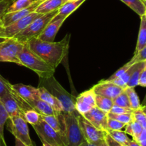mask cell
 <instances>
[{"mask_svg": "<svg viewBox=\"0 0 146 146\" xmlns=\"http://www.w3.org/2000/svg\"><path fill=\"white\" fill-rule=\"evenodd\" d=\"M133 110H128V109L124 108V107H120V106L113 104V107H111L109 113L119 115V114H125V113H133Z\"/></svg>", "mask_w": 146, "mask_h": 146, "instance_id": "39", "label": "cell"}, {"mask_svg": "<svg viewBox=\"0 0 146 146\" xmlns=\"http://www.w3.org/2000/svg\"><path fill=\"white\" fill-rule=\"evenodd\" d=\"M66 19V17H60L56 14L52 19V20L47 24L44 31L37 37V39L44 42H54L56 35Z\"/></svg>", "mask_w": 146, "mask_h": 146, "instance_id": "13", "label": "cell"}, {"mask_svg": "<svg viewBox=\"0 0 146 146\" xmlns=\"http://www.w3.org/2000/svg\"><path fill=\"white\" fill-rule=\"evenodd\" d=\"M26 102L28 103L33 110H36L41 115H52L56 114V112L51 106L41 99L32 100Z\"/></svg>", "mask_w": 146, "mask_h": 146, "instance_id": "19", "label": "cell"}, {"mask_svg": "<svg viewBox=\"0 0 146 146\" xmlns=\"http://www.w3.org/2000/svg\"><path fill=\"white\" fill-rule=\"evenodd\" d=\"M141 1H143V4L145 5V7L146 8V0H141Z\"/></svg>", "mask_w": 146, "mask_h": 146, "instance_id": "52", "label": "cell"}, {"mask_svg": "<svg viewBox=\"0 0 146 146\" xmlns=\"http://www.w3.org/2000/svg\"><path fill=\"white\" fill-rule=\"evenodd\" d=\"M42 0H36L35 2L30 6L28 8H26L24 9L19 10V11H13V12H6L2 17H1V27H6L10 24H13L15 21L21 19L23 17H26L28 14L35 11L36 7L41 4Z\"/></svg>", "mask_w": 146, "mask_h": 146, "instance_id": "14", "label": "cell"}, {"mask_svg": "<svg viewBox=\"0 0 146 146\" xmlns=\"http://www.w3.org/2000/svg\"><path fill=\"white\" fill-rule=\"evenodd\" d=\"M42 146H51V145L48 144V143H43Z\"/></svg>", "mask_w": 146, "mask_h": 146, "instance_id": "51", "label": "cell"}, {"mask_svg": "<svg viewBox=\"0 0 146 146\" xmlns=\"http://www.w3.org/2000/svg\"><path fill=\"white\" fill-rule=\"evenodd\" d=\"M38 87H43L54 97L58 99L63 106L64 112L76 113L75 103L76 97L66 91L54 76L48 78H40Z\"/></svg>", "mask_w": 146, "mask_h": 146, "instance_id": "3", "label": "cell"}, {"mask_svg": "<svg viewBox=\"0 0 146 146\" xmlns=\"http://www.w3.org/2000/svg\"><path fill=\"white\" fill-rule=\"evenodd\" d=\"M14 1V0H6L0 2V18L5 14L8 7Z\"/></svg>", "mask_w": 146, "mask_h": 146, "instance_id": "40", "label": "cell"}, {"mask_svg": "<svg viewBox=\"0 0 146 146\" xmlns=\"http://www.w3.org/2000/svg\"><path fill=\"white\" fill-rule=\"evenodd\" d=\"M141 146H146V130H143L138 140H136Z\"/></svg>", "mask_w": 146, "mask_h": 146, "instance_id": "43", "label": "cell"}, {"mask_svg": "<svg viewBox=\"0 0 146 146\" xmlns=\"http://www.w3.org/2000/svg\"><path fill=\"white\" fill-rule=\"evenodd\" d=\"M146 46V19L145 14L141 17V25H140L139 34H138V42L135 54L138 53Z\"/></svg>", "mask_w": 146, "mask_h": 146, "instance_id": "22", "label": "cell"}, {"mask_svg": "<svg viewBox=\"0 0 146 146\" xmlns=\"http://www.w3.org/2000/svg\"><path fill=\"white\" fill-rule=\"evenodd\" d=\"M24 118L27 123L31 125V126L37 124L41 120V115L36 110L33 109L27 110L24 112Z\"/></svg>", "mask_w": 146, "mask_h": 146, "instance_id": "30", "label": "cell"}, {"mask_svg": "<svg viewBox=\"0 0 146 146\" xmlns=\"http://www.w3.org/2000/svg\"><path fill=\"white\" fill-rule=\"evenodd\" d=\"M133 116L134 120L138 122L144 130H146V115L143 112L141 107L138 110L133 111Z\"/></svg>", "mask_w": 146, "mask_h": 146, "instance_id": "34", "label": "cell"}, {"mask_svg": "<svg viewBox=\"0 0 146 146\" xmlns=\"http://www.w3.org/2000/svg\"><path fill=\"white\" fill-rule=\"evenodd\" d=\"M80 146H89V145H88V142H87L86 140V141L84 142V143H83L82 144H81Z\"/></svg>", "mask_w": 146, "mask_h": 146, "instance_id": "49", "label": "cell"}, {"mask_svg": "<svg viewBox=\"0 0 146 146\" xmlns=\"http://www.w3.org/2000/svg\"><path fill=\"white\" fill-rule=\"evenodd\" d=\"M41 15V14L34 11L7 27H1L0 28V39L4 40L7 38H12L16 34L24 30L32 21H34L36 19L38 18Z\"/></svg>", "mask_w": 146, "mask_h": 146, "instance_id": "10", "label": "cell"}, {"mask_svg": "<svg viewBox=\"0 0 146 146\" xmlns=\"http://www.w3.org/2000/svg\"><path fill=\"white\" fill-rule=\"evenodd\" d=\"M105 140L108 146H125L123 145L120 144V143H118V142L115 141V140H114L113 139L112 137L108 134V133H107L106 136Z\"/></svg>", "mask_w": 146, "mask_h": 146, "instance_id": "41", "label": "cell"}, {"mask_svg": "<svg viewBox=\"0 0 146 146\" xmlns=\"http://www.w3.org/2000/svg\"><path fill=\"white\" fill-rule=\"evenodd\" d=\"M0 28H1V18H0ZM3 39H0V42H2L3 41Z\"/></svg>", "mask_w": 146, "mask_h": 146, "instance_id": "53", "label": "cell"}, {"mask_svg": "<svg viewBox=\"0 0 146 146\" xmlns=\"http://www.w3.org/2000/svg\"><path fill=\"white\" fill-rule=\"evenodd\" d=\"M126 146H141L139 143L134 140H130V141L127 143Z\"/></svg>", "mask_w": 146, "mask_h": 146, "instance_id": "44", "label": "cell"}, {"mask_svg": "<svg viewBox=\"0 0 146 146\" xmlns=\"http://www.w3.org/2000/svg\"><path fill=\"white\" fill-rule=\"evenodd\" d=\"M145 61H146V46L145 47H143L142 50H140L138 53L134 54L133 57L128 63L130 65H133L135 63Z\"/></svg>", "mask_w": 146, "mask_h": 146, "instance_id": "35", "label": "cell"}, {"mask_svg": "<svg viewBox=\"0 0 146 146\" xmlns=\"http://www.w3.org/2000/svg\"><path fill=\"white\" fill-rule=\"evenodd\" d=\"M96 107L108 113L113 105V101L108 97L96 94Z\"/></svg>", "mask_w": 146, "mask_h": 146, "instance_id": "25", "label": "cell"}, {"mask_svg": "<svg viewBox=\"0 0 146 146\" xmlns=\"http://www.w3.org/2000/svg\"><path fill=\"white\" fill-rule=\"evenodd\" d=\"M11 84L0 74V97L11 91Z\"/></svg>", "mask_w": 146, "mask_h": 146, "instance_id": "36", "label": "cell"}, {"mask_svg": "<svg viewBox=\"0 0 146 146\" xmlns=\"http://www.w3.org/2000/svg\"><path fill=\"white\" fill-rule=\"evenodd\" d=\"M141 109H142V110H143V112L144 113H145V115H146V105H144V106H141Z\"/></svg>", "mask_w": 146, "mask_h": 146, "instance_id": "48", "label": "cell"}, {"mask_svg": "<svg viewBox=\"0 0 146 146\" xmlns=\"http://www.w3.org/2000/svg\"><path fill=\"white\" fill-rule=\"evenodd\" d=\"M83 116L96 128L107 131V121L108 118L107 113L95 107L83 115Z\"/></svg>", "mask_w": 146, "mask_h": 146, "instance_id": "15", "label": "cell"}, {"mask_svg": "<svg viewBox=\"0 0 146 146\" xmlns=\"http://www.w3.org/2000/svg\"><path fill=\"white\" fill-rule=\"evenodd\" d=\"M0 146H7L5 142V139L2 138L1 137H0Z\"/></svg>", "mask_w": 146, "mask_h": 146, "instance_id": "46", "label": "cell"}, {"mask_svg": "<svg viewBox=\"0 0 146 146\" xmlns=\"http://www.w3.org/2000/svg\"><path fill=\"white\" fill-rule=\"evenodd\" d=\"M125 126L124 123H121L114 119L108 117L107 121V131L108 130H121Z\"/></svg>", "mask_w": 146, "mask_h": 146, "instance_id": "37", "label": "cell"}, {"mask_svg": "<svg viewBox=\"0 0 146 146\" xmlns=\"http://www.w3.org/2000/svg\"><path fill=\"white\" fill-rule=\"evenodd\" d=\"M69 42L70 34H68L59 42H48L33 38L26 44L31 51L56 70L68 54Z\"/></svg>", "mask_w": 146, "mask_h": 146, "instance_id": "1", "label": "cell"}, {"mask_svg": "<svg viewBox=\"0 0 146 146\" xmlns=\"http://www.w3.org/2000/svg\"><path fill=\"white\" fill-rule=\"evenodd\" d=\"M96 94L92 89L81 93L76 99L75 108L79 114L84 115L96 107Z\"/></svg>", "mask_w": 146, "mask_h": 146, "instance_id": "12", "label": "cell"}, {"mask_svg": "<svg viewBox=\"0 0 146 146\" xmlns=\"http://www.w3.org/2000/svg\"><path fill=\"white\" fill-rule=\"evenodd\" d=\"M99 146H108V145H107V143H106V140H103V141L101 142V143H100Z\"/></svg>", "mask_w": 146, "mask_h": 146, "instance_id": "47", "label": "cell"}, {"mask_svg": "<svg viewBox=\"0 0 146 146\" xmlns=\"http://www.w3.org/2000/svg\"><path fill=\"white\" fill-rule=\"evenodd\" d=\"M131 66V65H130V64L127 62L126 64H124L122 67H121L119 70H117V71L115 72L113 74V75H111V77H110L108 79H107L106 80H108V81H113V80H115V79L118 78V77H121V76L122 75L123 73H125V72H126V70H128V69Z\"/></svg>", "mask_w": 146, "mask_h": 146, "instance_id": "38", "label": "cell"}, {"mask_svg": "<svg viewBox=\"0 0 146 146\" xmlns=\"http://www.w3.org/2000/svg\"><path fill=\"white\" fill-rule=\"evenodd\" d=\"M32 127L42 143H48L51 146H65L61 135L50 127L41 118L37 124L32 125Z\"/></svg>", "mask_w": 146, "mask_h": 146, "instance_id": "8", "label": "cell"}, {"mask_svg": "<svg viewBox=\"0 0 146 146\" xmlns=\"http://www.w3.org/2000/svg\"><path fill=\"white\" fill-rule=\"evenodd\" d=\"M15 146H26L24 143H21L18 139L15 138Z\"/></svg>", "mask_w": 146, "mask_h": 146, "instance_id": "45", "label": "cell"}, {"mask_svg": "<svg viewBox=\"0 0 146 146\" xmlns=\"http://www.w3.org/2000/svg\"><path fill=\"white\" fill-rule=\"evenodd\" d=\"M57 13L58 9L46 14H41L24 30L16 34L13 38L23 44L27 42L33 38H37V37L44 31L47 24L56 15Z\"/></svg>", "mask_w": 146, "mask_h": 146, "instance_id": "5", "label": "cell"}, {"mask_svg": "<svg viewBox=\"0 0 146 146\" xmlns=\"http://www.w3.org/2000/svg\"><path fill=\"white\" fill-rule=\"evenodd\" d=\"M78 124L82 131L84 138L89 143H100L105 140L107 131L101 130L94 127L82 115L78 113L77 115Z\"/></svg>", "mask_w": 146, "mask_h": 146, "instance_id": "9", "label": "cell"}, {"mask_svg": "<svg viewBox=\"0 0 146 146\" xmlns=\"http://www.w3.org/2000/svg\"><path fill=\"white\" fill-rule=\"evenodd\" d=\"M7 127L14 137L24 143L26 146H35L29 135L28 123L22 116L9 117Z\"/></svg>", "mask_w": 146, "mask_h": 146, "instance_id": "6", "label": "cell"}, {"mask_svg": "<svg viewBox=\"0 0 146 146\" xmlns=\"http://www.w3.org/2000/svg\"><path fill=\"white\" fill-rule=\"evenodd\" d=\"M113 104L120 106L121 107H124V108L128 109V110H132L131 108V104H130L129 100H128V95H127V93L125 90L119 95L117 96L114 100H113Z\"/></svg>", "mask_w": 146, "mask_h": 146, "instance_id": "31", "label": "cell"}, {"mask_svg": "<svg viewBox=\"0 0 146 146\" xmlns=\"http://www.w3.org/2000/svg\"><path fill=\"white\" fill-rule=\"evenodd\" d=\"M6 1V0H0V2H1V1Z\"/></svg>", "mask_w": 146, "mask_h": 146, "instance_id": "54", "label": "cell"}, {"mask_svg": "<svg viewBox=\"0 0 146 146\" xmlns=\"http://www.w3.org/2000/svg\"><path fill=\"white\" fill-rule=\"evenodd\" d=\"M64 116V143L65 146H80L86 141L78 122V113L62 111Z\"/></svg>", "mask_w": 146, "mask_h": 146, "instance_id": "4", "label": "cell"}, {"mask_svg": "<svg viewBox=\"0 0 146 146\" xmlns=\"http://www.w3.org/2000/svg\"><path fill=\"white\" fill-rule=\"evenodd\" d=\"M24 46V44L19 42L13 37L4 39L0 42V62H12L21 65L19 54L22 51Z\"/></svg>", "mask_w": 146, "mask_h": 146, "instance_id": "7", "label": "cell"}, {"mask_svg": "<svg viewBox=\"0 0 146 146\" xmlns=\"http://www.w3.org/2000/svg\"><path fill=\"white\" fill-rule=\"evenodd\" d=\"M36 0H14L7 9L6 12H13L28 8L32 5Z\"/></svg>", "mask_w": 146, "mask_h": 146, "instance_id": "27", "label": "cell"}, {"mask_svg": "<svg viewBox=\"0 0 146 146\" xmlns=\"http://www.w3.org/2000/svg\"><path fill=\"white\" fill-rule=\"evenodd\" d=\"M125 90L127 93V95H128L130 104H131V108L132 109V110L134 111V110L141 108V105L140 104L139 97H138L134 87H128L125 89Z\"/></svg>", "mask_w": 146, "mask_h": 146, "instance_id": "28", "label": "cell"}, {"mask_svg": "<svg viewBox=\"0 0 146 146\" xmlns=\"http://www.w3.org/2000/svg\"><path fill=\"white\" fill-rule=\"evenodd\" d=\"M121 1L129 7L131 9L133 10L140 17L145 14L146 8L141 0H121Z\"/></svg>", "mask_w": 146, "mask_h": 146, "instance_id": "26", "label": "cell"}, {"mask_svg": "<svg viewBox=\"0 0 146 146\" xmlns=\"http://www.w3.org/2000/svg\"><path fill=\"white\" fill-rule=\"evenodd\" d=\"M145 68V61L135 63V69L127 83V87H135L138 85V80L143 70Z\"/></svg>", "mask_w": 146, "mask_h": 146, "instance_id": "23", "label": "cell"}, {"mask_svg": "<svg viewBox=\"0 0 146 146\" xmlns=\"http://www.w3.org/2000/svg\"><path fill=\"white\" fill-rule=\"evenodd\" d=\"M97 95L104 96L114 100L124 90L122 87L114 84L112 81L102 80L91 88Z\"/></svg>", "mask_w": 146, "mask_h": 146, "instance_id": "11", "label": "cell"}, {"mask_svg": "<svg viewBox=\"0 0 146 146\" xmlns=\"http://www.w3.org/2000/svg\"><path fill=\"white\" fill-rule=\"evenodd\" d=\"M138 85L141 87H146V69L145 68L141 72L138 80Z\"/></svg>", "mask_w": 146, "mask_h": 146, "instance_id": "42", "label": "cell"}, {"mask_svg": "<svg viewBox=\"0 0 146 146\" xmlns=\"http://www.w3.org/2000/svg\"><path fill=\"white\" fill-rule=\"evenodd\" d=\"M19 60L21 66L34 71L38 74L39 78H48L54 76L55 73V69L31 51L26 43H24L22 51L19 54Z\"/></svg>", "mask_w": 146, "mask_h": 146, "instance_id": "2", "label": "cell"}, {"mask_svg": "<svg viewBox=\"0 0 146 146\" xmlns=\"http://www.w3.org/2000/svg\"><path fill=\"white\" fill-rule=\"evenodd\" d=\"M108 134L115 141L118 142L120 144L126 146L127 143L130 141L131 139L127 136L126 133L121 130H108Z\"/></svg>", "mask_w": 146, "mask_h": 146, "instance_id": "29", "label": "cell"}, {"mask_svg": "<svg viewBox=\"0 0 146 146\" xmlns=\"http://www.w3.org/2000/svg\"><path fill=\"white\" fill-rule=\"evenodd\" d=\"M62 4V0H45L36 7L35 11L41 14H46L58 9Z\"/></svg>", "mask_w": 146, "mask_h": 146, "instance_id": "21", "label": "cell"}, {"mask_svg": "<svg viewBox=\"0 0 146 146\" xmlns=\"http://www.w3.org/2000/svg\"><path fill=\"white\" fill-rule=\"evenodd\" d=\"M145 19H146V11H145Z\"/></svg>", "mask_w": 146, "mask_h": 146, "instance_id": "55", "label": "cell"}, {"mask_svg": "<svg viewBox=\"0 0 146 146\" xmlns=\"http://www.w3.org/2000/svg\"><path fill=\"white\" fill-rule=\"evenodd\" d=\"M145 69H146V61H145Z\"/></svg>", "mask_w": 146, "mask_h": 146, "instance_id": "56", "label": "cell"}, {"mask_svg": "<svg viewBox=\"0 0 146 146\" xmlns=\"http://www.w3.org/2000/svg\"><path fill=\"white\" fill-rule=\"evenodd\" d=\"M0 100L2 102L7 113H8L9 117H14V116L24 117L23 111L11 91L3 97H0Z\"/></svg>", "mask_w": 146, "mask_h": 146, "instance_id": "17", "label": "cell"}, {"mask_svg": "<svg viewBox=\"0 0 146 146\" xmlns=\"http://www.w3.org/2000/svg\"><path fill=\"white\" fill-rule=\"evenodd\" d=\"M86 0H76L66 2L58 8L57 15L68 18L74 11H75Z\"/></svg>", "mask_w": 146, "mask_h": 146, "instance_id": "20", "label": "cell"}, {"mask_svg": "<svg viewBox=\"0 0 146 146\" xmlns=\"http://www.w3.org/2000/svg\"><path fill=\"white\" fill-rule=\"evenodd\" d=\"M63 1V4L66 2H68V1H76V0H62Z\"/></svg>", "mask_w": 146, "mask_h": 146, "instance_id": "50", "label": "cell"}, {"mask_svg": "<svg viewBox=\"0 0 146 146\" xmlns=\"http://www.w3.org/2000/svg\"><path fill=\"white\" fill-rule=\"evenodd\" d=\"M9 118L8 113L6 111L2 102L0 100V137L4 138V129L7 120Z\"/></svg>", "mask_w": 146, "mask_h": 146, "instance_id": "33", "label": "cell"}, {"mask_svg": "<svg viewBox=\"0 0 146 146\" xmlns=\"http://www.w3.org/2000/svg\"><path fill=\"white\" fill-rule=\"evenodd\" d=\"M11 91L24 101L29 102L32 100L39 99L38 88L24 84H11Z\"/></svg>", "mask_w": 146, "mask_h": 146, "instance_id": "16", "label": "cell"}, {"mask_svg": "<svg viewBox=\"0 0 146 146\" xmlns=\"http://www.w3.org/2000/svg\"><path fill=\"white\" fill-rule=\"evenodd\" d=\"M108 116L110 118L114 119L121 123H124L125 125H127L128 123H131L133 120V113H125V114H112V113H108Z\"/></svg>", "mask_w": 146, "mask_h": 146, "instance_id": "32", "label": "cell"}, {"mask_svg": "<svg viewBox=\"0 0 146 146\" xmlns=\"http://www.w3.org/2000/svg\"><path fill=\"white\" fill-rule=\"evenodd\" d=\"M125 133L126 134L130 135L133 137V140H135L136 141L138 140V137L140 136V135L141 134V133L143 132V130H144L143 128V127L141 126V125L138 122H137L135 120H133L131 123H128L127 125H125Z\"/></svg>", "mask_w": 146, "mask_h": 146, "instance_id": "24", "label": "cell"}, {"mask_svg": "<svg viewBox=\"0 0 146 146\" xmlns=\"http://www.w3.org/2000/svg\"><path fill=\"white\" fill-rule=\"evenodd\" d=\"M42 1H45V0H42Z\"/></svg>", "mask_w": 146, "mask_h": 146, "instance_id": "57", "label": "cell"}, {"mask_svg": "<svg viewBox=\"0 0 146 146\" xmlns=\"http://www.w3.org/2000/svg\"><path fill=\"white\" fill-rule=\"evenodd\" d=\"M38 94H39V99L48 103L50 106L53 107V109L56 113L64 111L63 106L61 103L59 102V100L56 98L55 97H54L48 90H46L43 87H38Z\"/></svg>", "mask_w": 146, "mask_h": 146, "instance_id": "18", "label": "cell"}]
</instances>
